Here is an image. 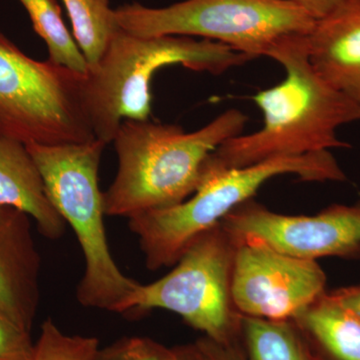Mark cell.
<instances>
[{"instance_id": "obj_1", "label": "cell", "mask_w": 360, "mask_h": 360, "mask_svg": "<svg viewBox=\"0 0 360 360\" xmlns=\"http://www.w3.org/2000/svg\"><path fill=\"white\" fill-rule=\"evenodd\" d=\"M267 58L285 70L281 84L253 96L264 125L253 134L238 135L210 155L225 168L245 167L281 156L347 148L338 129L360 122V106L326 84L310 65L307 34L293 35L272 47Z\"/></svg>"}, {"instance_id": "obj_2", "label": "cell", "mask_w": 360, "mask_h": 360, "mask_svg": "<svg viewBox=\"0 0 360 360\" xmlns=\"http://www.w3.org/2000/svg\"><path fill=\"white\" fill-rule=\"evenodd\" d=\"M246 122L236 108L193 132L149 120H123L111 142L118 165L103 193L105 214L130 219L184 202L195 193L208 156L243 134Z\"/></svg>"}, {"instance_id": "obj_3", "label": "cell", "mask_w": 360, "mask_h": 360, "mask_svg": "<svg viewBox=\"0 0 360 360\" xmlns=\"http://www.w3.org/2000/svg\"><path fill=\"white\" fill-rule=\"evenodd\" d=\"M250 60L212 40L181 35L137 37L118 28L101 60L85 75V106L96 139L108 146L123 120H149L151 80L160 68L180 65L221 75Z\"/></svg>"}, {"instance_id": "obj_4", "label": "cell", "mask_w": 360, "mask_h": 360, "mask_svg": "<svg viewBox=\"0 0 360 360\" xmlns=\"http://www.w3.org/2000/svg\"><path fill=\"white\" fill-rule=\"evenodd\" d=\"M283 174H295L304 181L347 179L328 150L281 156L234 168L220 167L210 155L191 200L129 219V229L139 238L146 267L156 270L176 264L194 239L219 225L234 208L251 200L265 182Z\"/></svg>"}, {"instance_id": "obj_5", "label": "cell", "mask_w": 360, "mask_h": 360, "mask_svg": "<svg viewBox=\"0 0 360 360\" xmlns=\"http://www.w3.org/2000/svg\"><path fill=\"white\" fill-rule=\"evenodd\" d=\"M106 144H27L49 200L77 236L84 257V274L77 288V302L87 309L120 314L139 284L117 266L106 238L103 193L98 172Z\"/></svg>"}, {"instance_id": "obj_6", "label": "cell", "mask_w": 360, "mask_h": 360, "mask_svg": "<svg viewBox=\"0 0 360 360\" xmlns=\"http://www.w3.org/2000/svg\"><path fill=\"white\" fill-rule=\"evenodd\" d=\"M118 27L137 37L181 35L212 40L251 59L267 56L279 41L309 33L315 18L288 0H184L115 8Z\"/></svg>"}, {"instance_id": "obj_7", "label": "cell", "mask_w": 360, "mask_h": 360, "mask_svg": "<svg viewBox=\"0 0 360 360\" xmlns=\"http://www.w3.org/2000/svg\"><path fill=\"white\" fill-rule=\"evenodd\" d=\"M84 86L85 75L30 58L0 32V136L25 146L94 141Z\"/></svg>"}, {"instance_id": "obj_8", "label": "cell", "mask_w": 360, "mask_h": 360, "mask_svg": "<svg viewBox=\"0 0 360 360\" xmlns=\"http://www.w3.org/2000/svg\"><path fill=\"white\" fill-rule=\"evenodd\" d=\"M234 250L236 243L221 224L208 229L194 239L169 274L155 283L139 284L120 314L168 310L206 338L233 343L241 316L231 297Z\"/></svg>"}, {"instance_id": "obj_9", "label": "cell", "mask_w": 360, "mask_h": 360, "mask_svg": "<svg viewBox=\"0 0 360 360\" xmlns=\"http://www.w3.org/2000/svg\"><path fill=\"white\" fill-rule=\"evenodd\" d=\"M231 297L239 314L293 321L326 292L316 260L283 255L257 241H234Z\"/></svg>"}, {"instance_id": "obj_10", "label": "cell", "mask_w": 360, "mask_h": 360, "mask_svg": "<svg viewBox=\"0 0 360 360\" xmlns=\"http://www.w3.org/2000/svg\"><path fill=\"white\" fill-rule=\"evenodd\" d=\"M220 224L234 241H257L302 259L360 257V203L331 205L307 217L270 212L251 198Z\"/></svg>"}, {"instance_id": "obj_11", "label": "cell", "mask_w": 360, "mask_h": 360, "mask_svg": "<svg viewBox=\"0 0 360 360\" xmlns=\"http://www.w3.org/2000/svg\"><path fill=\"white\" fill-rule=\"evenodd\" d=\"M40 274L30 217L0 205V312L28 333L39 307Z\"/></svg>"}, {"instance_id": "obj_12", "label": "cell", "mask_w": 360, "mask_h": 360, "mask_svg": "<svg viewBox=\"0 0 360 360\" xmlns=\"http://www.w3.org/2000/svg\"><path fill=\"white\" fill-rule=\"evenodd\" d=\"M310 65L360 106V0H342L307 34Z\"/></svg>"}, {"instance_id": "obj_13", "label": "cell", "mask_w": 360, "mask_h": 360, "mask_svg": "<svg viewBox=\"0 0 360 360\" xmlns=\"http://www.w3.org/2000/svg\"><path fill=\"white\" fill-rule=\"evenodd\" d=\"M0 205L26 213L44 238L58 240L66 222L49 200L44 179L25 144L0 136Z\"/></svg>"}, {"instance_id": "obj_14", "label": "cell", "mask_w": 360, "mask_h": 360, "mask_svg": "<svg viewBox=\"0 0 360 360\" xmlns=\"http://www.w3.org/2000/svg\"><path fill=\"white\" fill-rule=\"evenodd\" d=\"M321 360H360V315L326 291L295 319Z\"/></svg>"}, {"instance_id": "obj_15", "label": "cell", "mask_w": 360, "mask_h": 360, "mask_svg": "<svg viewBox=\"0 0 360 360\" xmlns=\"http://www.w3.org/2000/svg\"><path fill=\"white\" fill-rule=\"evenodd\" d=\"M240 331L246 360H314L292 321L241 315Z\"/></svg>"}, {"instance_id": "obj_16", "label": "cell", "mask_w": 360, "mask_h": 360, "mask_svg": "<svg viewBox=\"0 0 360 360\" xmlns=\"http://www.w3.org/2000/svg\"><path fill=\"white\" fill-rule=\"evenodd\" d=\"M32 20L33 30L49 49V60L86 75L89 63L75 37L66 27L56 0H18Z\"/></svg>"}, {"instance_id": "obj_17", "label": "cell", "mask_w": 360, "mask_h": 360, "mask_svg": "<svg viewBox=\"0 0 360 360\" xmlns=\"http://www.w3.org/2000/svg\"><path fill=\"white\" fill-rule=\"evenodd\" d=\"M72 25V34L89 68L101 60L118 30L110 0H63Z\"/></svg>"}, {"instance_id": "obj_18", "label": "cell", "mask_w": 360, "mask_h": 360, "mask_svg": "<svg viewBox=\"0 0 360 360\" xmlns=\"http://www.w3.org/2000/svg\"><path fill=\"white\" fill-rule=\"evenodd\" d=\"M99 348L92 336L70 335L51 319L42 323L32 360H91Z\"/></svg>"}, {"instance_id": "obj_19", "label": "cell", "mask_w": 360, "mask_h": 360, "mask_svg": "<svg viewBox=\"0 0 360 360\" xmlns=\"http://www.w3.org/2000/svg\"><path fill=\"white\" fill-rule=\"evenodd\" d=\"M174 348L165 347L148 338L127 336L98 348L91 360H174Z\"/></svg>"}, {"instance_id": "obj_20", "label": "cell", "mask_w": 360, "mask_h": 360, "mask_svg": "<svg viewBox=\"0 0 360 360\" xmlns=\"http://www.w3.org/2000/svg\"><path fill=\"white\" fill-rule=\"evenodd\" d=\"M30 333L0 312V360H32L35 343Z\"/></svg>"}, {"instance_id": "obj_21", "label": "cell", "mask_w": 360, "mask_h": 360, "mask_svg": "<svg viewBox=\"0 0 360 360\" xmlns=\"http://www.w3.org/2000/svg\"><path fill=\"white\" fill-rule=\"evenodd\" d=\"M193 347L198 360H246L234 343H219L206 336L196 341Z\"/></svg>"}, {"instance_id": "obj_22", "label": "cell", "mask_w": 360, "mask_h": 360, "mask_svg": "<svg viewBox=\"0 0 360 360\" xmlns=\"http://www.w3.org/2000/svg\"><path fill=\"white\" fill-rule=\"evenodd\" d=\"M311 14L315 20L326 15L342 0H288Z\"/></svg>"}, {"instance_id": "obj_23", "label": "cell", "mask_w": 360, "mask_h": 360, "mask_svg": "<svg viewBox=\"0 0 360 360\" xmlns=\"http://www.w3.org/2000/svg\"><path fill=\"white\" fill-rule=\"evenodd\" d=\"M330 292L341 302L345 303V305L360 315V283L331 290Z\"/></svg>"}, {"instance_id": "obj_24", "label": "cell", "mask_w": 360, "mask_h": 360, "mask_svg": "<svg viewBox=\"0 0 360 360\" xmlns=\"http://www.w3.org/2000/svg\"><path fill=\"white\" fill-rule=\"evenodd\" d=\"M174 349L175 352L174 360H198L193 345L175 347Z\"/></svg>"}]
</instances>
